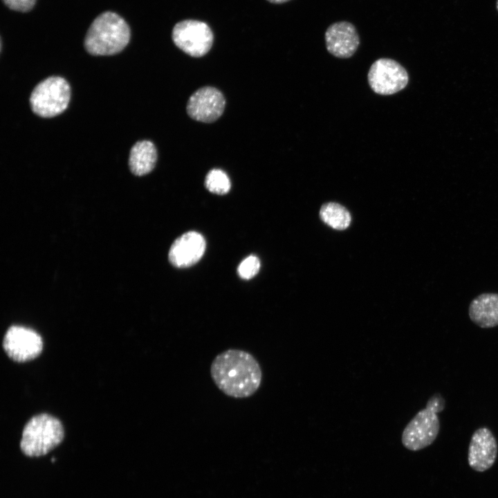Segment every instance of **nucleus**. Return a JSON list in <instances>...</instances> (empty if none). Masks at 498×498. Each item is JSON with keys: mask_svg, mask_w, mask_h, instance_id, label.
Listing matches in <instances>:
<instances>
[{"mask_svg": "<svg viewBox=\"0 0 498 498\" xmlns=\"http://www.w3.org/2000/svg\"><path fill=\"white\" fill-rule=\"evenodd\" d=\"M211 378L217 388L228 396L244 398L259 388L262 371L250 353L230 349L218 354L210 366Z\"/></svg>", "mask_w": 498, "mask_h": 498, "instance_id": "f257e3e1", "label": "nucleus"}, {"mask_svg": "<svg viewBox=\"0 0 498 498\" xmlns=\"http://www.w3.org/2000/svg\"><path fill=\"white\" fill-rule=\"evenodd\" d=\"M130 29L118 15L104 12L90 26L84 39L86 50L93 55H111L122 50L130 39Z\"/></svg>", "mask_w": 498, "mask_h": 498, "instance_id": "f03ea898", "label": "nucleus"}, {"mask_svg": "<svg viewBox=\"0 0 498 498\" xmlns=\"http://www.w3.org/2000/svg\"><path fill=\"white\" fill-rule=\"evenodd\" d=\"M64 436V427L59 419L48 414H37L25 425L20 448L28 456H40L57 446Z\"/></svg>", "mask_w": 498, "mask_h": 498, "instance_id": "7ed1b4c3", "label": "nucleus"}, {"mask_svg": "<svg viewBox=\"0 0 498 498\" xmlns=\"http://www.w3.org/2000/svg\"><path fill=\"white\" fill-rule=\"evenodd\" d=\"M71 88L61 77H49L39 82L30 97L33 111L39 116L50 118L62 113L68 107Z\"/></svg>", "mask_w": 498, "mask_h": 498, "instance_id": "20e7f679", "label": "nucleus"}, {"mask_svg": "<svg viewBox=\"0 0 498 498\" xmlns=\"http://www.w3.org/2000/svg\"><path fill=\"white\" fill-rule=\"evenodd\" d=\"M172 37L178 48L194 57L207 54L214 39L212 31L207 24L192 19L177 23L173 28Z\"/></svg>", "mask_w": 498, "mask_h": 498, "instance_id": "39448f33", "label": "nucleus"}, {"mask_svg": "<svg viewBox=\"0 0 498 498\" xmlns=\"http://www.w3.org/2000/svg\"><path fill=\"white\" fill-rule=\"evenodd\" d=\"M440 422L437 413L426 407L417 412L404 428L401 441L411 451H418L430 445L437 437Z\"/></svg>", "mask_w": 498, "mask_h": 498, "instance_id": "423d86ee", "label": "nucleus"}, {"mask_svg": "<svg viewBox=\"0 0 498 498\" xmlns=\"http://www.w3.org/2000/svg\"><path fill=\"white\" fill-rule=\"evenodd\" d=\"M368 82L376 93L391 95L403 89L409 77L405 68L396 61L389 58H380L371 66L368 73Z\"/></svg>", "mask_w": 498, "mask_h": 498, "instance_id": "0eeeda50", "label": "nucleus"}, {"mask_svg": "<svg viewBox=\"0 0 498 498\" xmlns=\"http://www.w3.org/2000/svg\"><path fill=\"white\" fill-rule=\"evenodd\" d=\"M2 345L10 358L24 362L39 356L43 349V340L35 331L14 325L6 331Z\"/></svg>", "mask_w": 498, "mask_h": 498, "instance_id": "6e6552de", "label": "nucleus"}, {"mask_svg": "<svg viewBox=\"0 0 498 498\" xmlns=\"http://www.w3.org/2000/svg\"><path fill=\"white\" fill-rule=\"evenodd\" d=\"M225 107V98L222 92L213 86H203L194 91L189 98L186 111L193 120L210 123L218 120Z\"/></svg>", "mask_w": 498, "mask_h": 498, "instance_id": "1a4fd4ad", "label": "nucleus"}, {"mask_svg": "<svg viewBox=\"0 0 498 498\" xmlns=\"http://www.w3.org/2000/svg\"><path fill=\"white\" fill-rule=\"evenodd\" d=\"M497 440L487 427L476 430L472 435L468 454L470 467L477 472H484L495 463L497 456Z\"/></svg>", "mask_w": 498, "mask_h": 498, "instance_id": "9d476101", "label": "nucleus"}, {"mask_svg": "<svg viewBox=\"0 0 498 498\" xmlns=\"http://www.w3.org/2000/svg\"><path fill=\"white\" fill-rule=\"evenodd\" d=\"M329 53L338 58H349L358 49L360 37L356 27L346 21L332 24L324 35Z\"/></svg>", "mask_w": 498, "mask_h": 498, "instance_id": "9b49d317", "label": "nucleus"}, {"mask_svg": "<svg viewBox=\"0 0 498 498\" xmlns=\"http://www.w3.org/2000/svg\"><path fill=\"white\" fill-rule=\"evenodd\" d=\"M205 250L204 237L197 232H187L173 242L169 251V260L177 268L189 267L201 259Z\"/></svg>", "mask_w": 498, "mask_h": 498, "instance_id": "f8f14e48", "label": "nucleus"}, {"mask_svg": "<svg viewBox=\"0 0 498 498\" xmlns=\"http://www.w3.org/2000/svg\"><path fill=\"white\" fill-rule=\"evenodd\" d=\"M469 317L483 329L498 326V293H483L475 297L469 306Z\"/></svg>", "mask_w": 498, "mask_h": 498, "instance_id": "ddd939ff", "label": "nucleus"}, {"mask_svg": "<svg viewBox=\"0 0 498 498\" xmlns=\"http://www.w3.org/2000/svg\"><path fill=\"white\" fill-rule=\"evenodd\" d=\"M157 160V150L150 140L137 142L129 154V165L131 172L136 176H143L151 172Z\"/></svg>", "mask_w": 498, "mask_h": 498, "instance_id": "4468645a", "label": "nucleus"}, {"mask_svg": "<svg viewBox=\"0 0 498 498\" xmlns=\"http://www.w3.org/2000/svg\"><path fill=\"white\" fill-rule=\"evenodd\" d=\"M320 216L326 224L338 230L347 228L351 221L350 213L344 207L332 202L322 206Z\"/></svg>", "mask_w": 498, "mask_h": 498, "instance_id": "2eb2a0df", "label": "nucleus"}, {"mask_svg": "<svg viewBox=\"0 0 498 498\" xmlns=\"http://www.w3.org/2000/svg\"><path fill=\"white\" fill-rule=\"evenodd\" d=\"M205 186L212 193L227 194L231 187L230 180L227 174L220 169H212L207 174Z\"/></svg>", "mask_w": 498, "mask_h": 498, "instance_id": "dca6fc26", "label": "nucleus"}, {"mask_svg": "<svg viewBox=\"0 0 498 498\" xmlns=\"http://www.w3.org/2000/svg\"><path fill=\"white\" fill-rule=\"evenodd\" d=\"M260 261L254 255H250L244 259L238 267L239 275L244 279H249L255 277L259 272Z\"/></svg>", "mask_w": 498, "mask_h": 498, "instance_id": "f3484780", "label": "nucleus"}, {"mask_svg": "<svg viewBox=\"0 0 498 498\" xmlns=\"http://www.w3.org/2000/svg\"><path fill=\"white\" fill-rule=\"evenodd\" d=\"M4 3L10 9L27 12L33 8L37 0H3Z\"/></svg>", "mask_w": 498, "mask_h": 498, "instance_id": "a211bd4d", "label": "nucleus"}, {"mask_svg": "<svg viewBox=\"0 0 498 498\" xmlns=\"http://www.w3.org/2000/svg\"><path fill=\"white\" fill-rule=\"evenodd\" d=\"M445 400L439 394H435L427 402L426 407L436 413L442 412L445 408Z\"/></svg>", "mask_w": 498, "mask_h": 498, "instance_id": "6ab92c4d", "label": "nucleus"}, {"mask_svg": "<svg viewBox=\"0 0 498 498\" xmlns=\"http://www.w3.org/2000/svg\"><path fill=\"white\" fill-rule=\"evenodd\" d=\"M267 1L272 3L279 4V3H283L287 2L290 0H267Z\"/></svg>", "mask_w": 498, "mask_h": 498, "instance_id": "aec40b11", "label": "nucleus"}, {"mask_svg": "<svg viewBox=\"0 0 498 498\" xmlns=\"http://www.w3.org/2000/svg\"><path fill=\"white\" fill-rule=\"evenodd\" d=\"M497 9L498 10V0L497 1Z\"/></svg>", "mask_w": 498, "mask_h": 498, "instance_id": "412c9836", "label": "nucleus"}]
</instances>
